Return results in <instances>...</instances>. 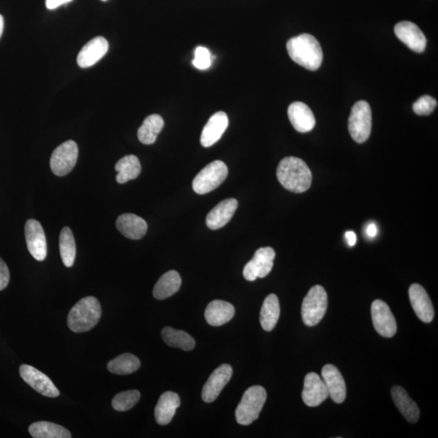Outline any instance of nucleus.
Wrapping results in <instances>:
<instances>
[{"label": "nucleus", "mask_w": 438, "mask_h": 438, "mask_svg": "<svg viewBox=\"0 0 438 438\" xmlns=\"http://www.w3.org/2000/svg\"><path fill=\"white\" fill-rule=\"evenodd\" d=\"M72 1V0H46V7L49 10H54L61 6V5H64Z\"/></svg>", "instance_id": "obj_38"}, {"label": "nucleus", "mask_w": 438, "mask_h": 438, "mask_svg": "<svg viewBox=\"0 0 438 438\" xmlns=\"http://www.w3.org/2000/svg\"><path fill=\"white\" fill-rule=\"evenodd\" d=\"M29 432L33 438H71V432L64 427L47 421H39L30 426Z\"/></svg>", "instance_id": "obj_30"}, {"label": "nucleus", "mask_w": 438, "mask_h": 438, "mask_svg": "<svg viewBox=\"0 0 438 438\" xmlns=\"http://www.w3.org/2000/svg\"><path fill=\"white\" fill-rule=\"evenodd\" d=\"M437 100L429 95H424L413 103L412 108L415 114L418 116H429L436 108Z\"/></svg>", "instance_id": "obj_35"}, {"label": "nucleus", "mask_w": 438, "mask_h": 438, "mask_svg": "<svg viewBox=\"0 0 438 438\" xmlns=\"http://www.w3.org/2000/svg\"><path fill=\"white\" fill-rule=\"evenodd\" d=\"M20 374L22 379L35 390L39 394L49 398H56L60 395V391L53 381L35 367L28 364H22L20 367Z\"/></svg>", "instance_id": "obj_11"}, {"label": "nucleus", "mask_w": 438, "mask_h": 438, "mask_svg": "<svg viewBox=\"0 0 438 438\" xmlns=\"http://www.w3.org/2000/svg\"><path fill=\"white\" fill-rule=\"evenodd\" d=\"M286 49L292 60L308 70L315 71L322 65L321 45L315 37L308 33L291 38L286 43Z\"/></svg>", "instance_id": "obj_2"}, {"label": "nucleus", "mask_w": 438, "mask_h": 438, "mask_svg": "<svg viewBox=\"0 0 438 438\" xmlns=\"http://www.w3.org/2000/svg\"><path fill=\"white\" fill-rule=\"evenodd\" d=\"M116 227L123 237L130 240L142 239L148 229L144 219L133 213H123L118 218Z\"/></svg>", "instance_id": "obj_22"}, {"label": "nucleus", "mask_w": 438, "mask_h": 438, "mask_svg": "<svg viewBox=\"0 0 438 438\" xmlns=\"http://www.w3.org/2000/svg\"><path fill=\"white\" fill-rule=\"evenodd\" d=\"M140 367V359L133 354L125 353L112 359L108 364V369L116 375L132 374Z\"/></svg>", "instance_id": "obj_32"}, {"label": "nucleus", "mask_w": 438, "mask_h": 438, "mask_svg": "<svg viewBox=\"0 0 438 438\" xmlns=\"http://www.w3.org/2000/svg\"><path fill=\"white\" fill-rule=\"evenodd\" d=\"M233 370L231 365L223 364L215 370L202 390L201 396L204 402L210 403L216 400L220 393L231 380Z\"/></svg>", "instance_id": "obj_13"}, {"label": "nucleus", "mask_w": 438, "mask_h": 438, "mask_svg": "<svg viewBox=\"0 0 438 438\" xmlns=\"http://www.w3.org/2000/svg\"><path fill=\"white\" fill-rule=\"evenodd\" d=\"M237 200H223L208 213L206 219L207 227L211 230H218L226 226L237 211Z\"/></svg>", "instance_id": "obj_21"}, {"label": "nucleus", "mask_w": 438, "mask_h": 438, "mask_svg": "<svg viewBox=\"0 0 438 438\" xmlns=\"http://www.w3.org/2000/svg\"><path fill=\"white\" fill-rule=\"evenodd\" d=\"M228 175V167L223 161L210 162L196 176L193 189L196 193L203 195L215 190L225 181Z\"/></svg>", "instance_id": "obj_6"}, {"label": "nucleus", "mask_w": 438, "mask_h": 438, "mask_svg": "<svg viewBox=\"0 0 438 438\" xmlns=\"http://www.w3.org/2000/svg\"><path fill=\"white\" fill-rule=\"evenodd\" d=\"M228 117L225 112L218 111L213 115L202 130L201 144L203 147H210L218 142L228 127Z\"/></svg>", "instance_id": "obj_19"}, {"label": "nucleus", "mask_w": 438, "mask_h": 438, "mask_svg": "<svg viewBox=\"0 0 438 438\" xmlns=\"http://www.w3.org/2000/svg\"><path fill=\"white\" fill-rule=\"evenodd\" d=\"M182 280L176 271L165 273L155 286L153 295L157 300L169 298L181 288Z\"/></svg>", "instance_id": "obj_26"}, {"label": "nucleus", "mask_w": 438, "mask_h": 438, "mask_svg": "<svg viewBox=\"0 0 438 438\" xmlns=\"http://www.w3.org/2000/svg\"><path fill=\"white\" fill-rule=\"evenodd\" d=\"M10 280V273L6 263L0 257V291L6 288Z\"/></svg>", "instance_id": "obj_37"}, {"label": "nucleus", "mask_w": 438, "mask_h": 438, "mask_svg": "<svg viewBox=\"0 0 438 438\" xmlns=\"http://www.w3.org/2000/svg\"><path fill=\"white\" fill-rule=\"evenodd\" d=\"M322 376L329 396L336 403H344L347 396L346 384L339 370L335 365L327 364L322 370Z\"/></svg>", "instance_id": "obj_18"}, {"label": "nucleus", "mask_w": 438, "mask_h": 438, "mask_svg": "<svg viewBox=\"0 0 438 438\" xmlns=\"http://www.w3.org/2000/svg\"><path fill=\"white\" fill-rule=\"evenodd\" d=\"M115 169L118 172L117 182L125 184L139 176L140 172H142V166H140L137 157L131 155L123 157L118 161Z\"/></svg>", "instance_id": "obj_28"}, {"label": "nucleus", "mask_w": 438, "mask_h": 438, "mask_svg": "<svg viewBox=\"0 0 438 438\" xmlns=\"http://www.w3.org/2000/svg\"><path fill=\"white\" fill-rule=\"evenodd\" d=\"M162 337L166 344L172 347L181 348L184 351H191L195 347L193 337L183 330L165 327L162 330Z\"/></svg>", "instance_id": "obj_31"}, {"label": "nucleus", "mask_w": 438, "mask_h": 438, "mask_svg": "<svg viewBox=\"0 0 438 438\" xmlns=\"http://www.w3.org/2000/svg\"><path fill=\"white\" fill-rule=\"evenodd\" d=\"M409 298L417 316L425 323L434 318V310L428 294L422 286L414 283L409 288Z\"/></svg>", "instance_id": "obj_16"}, {"label": "nucleus", "mask_w": 438, "mask_h": 438, "mask_svg": "<svg viewBox=\"0 0 438 438\" xmlns=\"http://www.w3.org/2000/svg\"><path fill=\"white\" fill-rule=\"evenodd\" d=\"M179 406H181V398L176 393L172 391L164 393L155 408L157 423L160 425L170 424Z\"/></svg>", "instance_id": "obj_23"}, {"label": "nucleus", "mask_w": 438, "mask_h": 438, "mask_svg": "<svg viewBox=\"0 0 438 438\" xmlns=\"http://www.w3.org/2000/svg\"><path fill=\"white\" fill-rule=\"evenodd\" d=\"M396 36L401 42L417 53L425 52L427 39L420 28L411 21H401L395 26Z\"/></svg>", "instance_id": "obj_14"}, {"label": "nucleus", "mask_w": 438, "mask_h": 438, "mask_svg": "<svg viewBox=\"0 0 438 438\" xmlns=\"http://www.w3.org/2000/svg\"><path fill=\"white\" fill-rule=\"evenodd\" d=\"M274 258L275 252L271 247L257 249L252 259L244 268L245 279L252 282L258 278L266 277L272 271Z\"/></svg>", "instance_id": "obj_9"}, {"label": "nucleus", "mask_w": 438, "mask_h": 438, "mask_svg": "<svg viewBox=\"0 0 438 438\" xmlns=\"http://www.w3.org/2000/svg\"><path fill=\"white\" fill-rule=\"evenodd\" d=\"M102 1H104V2H106V1H108V0H102Z\"/></svg>", "instance_id": "obj_42"}, {"label": "nucleus", "mask_w": 438, "mask_h": 438, "mask_svg": "<svg viewBox=\"0 0 438 438\" xmlns=\"http://www.w3.org/2000/svg\"><path fill=\"white\" fill-rule=\"evenodd\" d=\"M109 49V43L103 37H96L88 42L77 56V64L82 69H87L103 59Z\"/></svg>", "instance_id": "obj_17"}, {"label": "nucleus", "mask_w": 438, "mask_h": 438, "mask_svg": "<svg viewBox=\"0 0 438 438\" xmlns=\"http://www.w3.org/2000/svg\"><path fill=\"white\" fill-rule=\"evenodd\" d=\"M212 64L211 55L206 47H198L195 50V58L193 64L196 69L206 70L209 69Z\"/></svg>", "instance_id": "obj_36"}, {"label": "nucleus", "mask_w": 438, "mask_h": 438, "mask_svg": "<svg viewBox=\"0 0 438 438\" xmlns=\"http://www.w3.org/2000/svg\"><path fill=\"white\" fill-rule=\"evenodd\" d=\"M102 317V308L99 301L87 296L72 308L67 316V325L75 333H83L93 329Z\"/></svg>", "instance_id": "obj_3"}, {"label": "nucleus", "mask_w": 438, "mask_h": 438, "mask_svg": "<svg viewBox=\"0 0 438 438\" xmlns=\"http://www.w3.org/2000/svg\"><path fill=\"white\" fill-rule=\"evenodd\" d=\"M288 113L290 122L297 132L306 133L312 131L316 125L313 111L304 103L296 102L291 104Z\"/></svg>", "instance_id": "obj_20"}, {"label": "nucleus", "mask_w": 438, "mask_h": 438, "mask_svg": "<svg viewBox=\"0 0 438 438\" xmlns=\"http://www.w3.org/2000/svg\"><path fill=\"white\" fill-rule=\"evenodd\" d=\"M348 129L357 143H364L369 139L372 130V111L366 101H359L353 106Z\"/></svg>", "instance_id": "obj_7"}, {"label": "nucleus", "mask_w": 438, "mask_h": 438, "mask_svg": "<svg viewBox=\"0 0 438 438\" xmlns=\"http://www.w3.org/2000/svg\"><path fill=\"white\" fill-rule=\"evenodd\" d=\"M235 308L230 303L220 300L213 301L208 305L205 318L212 327H221L231 321L235 316Z\"/></svg>", "instance_id": "obj_24"}, {"label": "nucleus", "mask_w": 438, "mask_h": 438, "mask_svg": "<svg viewBox=\"0 0 438 438\" xmlns=\"http://www.w3.org/2000/svg\"><path fill=\"white\" fill-rule=\"evenodd\" d=\"M140 392L137 390L119 393L112 400V407L118 412H126L132 409L139 402Z\"/></svg>", "instance_id": "obj_34"}, {"label": "nucleus", "mask_w": 438, "mask_h": 438, "mask_svg": "<svg viewBox=\"0 0 438 438\" xmlns=\"http://www.w3.org/2000/svg\"><path fill=\"white\" fill-rule=\"evenodd\" d=\"M329 392L323 380L316 373L305 376L304 390L302 392L303 401L307 406L315 408L327 400Z\"/></svg>", "instance_id": "obj_15"}, {"label": "nucleus", "mask_w": 438, "mask_h": 438, "mask_svg": "<svg viewBox=\"0 0 438 438\" xmlns=\"http://www.w3.org/2000/svg\"><path fill=\"white\" fill-rule=\"evenodd\" d=\"M25 235L28 250L35 259L43 262L47 255V245L44 230L35 219H29L26 223Z\"/></svg>", "instance_id": "obj_10"}, {"label": "nucleus", "mask_w": 438, "mask_h": 438, "mask_svg": "<svg viewBox=\"0 0 438 438\" xmlns=\"http://www.w3.org/2000/svg\"><path fill=\"white\" fill-rule=\"evenodd\" d=\"M366 234L369 237L374 238L378 235V227L375 223H372L369 224L366 228Z\"/></svg>", "instance_id": "obj_40"}, {"label": "nucleus", "mask_w": 438, "mask_h": 438, "mask_svg": "<svg viewBox=\"0 0 438 438\" xmlns=\"http://www.w3.org/2000/svg\"><path fill=\"white\" fill-rule=\"evenodd\" d=\"M60 251L64 265L72 267L75 262L77 249L75 239L69 228H64L60 232Z\"/></svg>", "instance_id": "obj_33"}, {"label": "nucleus", "mask_w": 438, "mask_h": 438, "mask_svg": "<svg viewBox=\"0 0 438 438\" xmlns=\"http://www.w3.org/2000/svg\"><path fill=\"white\" fill-rule=\"evenodd\" d=\"M345 239L348 245L352 247L356 244L357 237L355 232L352 231H348L345 234Z\"/></svg>", "instance_id": "obj_39"}, {"label": "nucleus", "mask_w": 438, "mask_h": 438, "mask_svg": "<svg viewBox=\"0 0 438 438\" xmlns=\"http://www.w3.org/2000/svg\"><path fill=\"white\" fill-rule=\"evenodd\" d=\"M280 316V305L278 296L269 295L263 305L260 313V322L264 330L271 331L276 327Z\"/></svg>", "instance_id": "obj_27"}, {"label": "nucleus", "mask_w": 438, "mask_h": 438, "mask_svg": "<svg viewBox=\"0 0 438 438\" xmlns=\"http://www.w3.org/2000/svg\"><path fill=\"white\" fill-rule=\"evenodd\" d=\"M267 398L266 391L261 386H251L245 392L235 410V418L241 425H249L259 417Z\"/></svg>", "instance_id": "obj_4"}, {"label": "nucleus", "mask_w": 438, "mask_h": 438, "mask_svg": "<svg viewBox=\"0 0 438 438\" xmlns=\"http://www.w3.org/2000/svg\"><path fill=\"white\" fill-rule=\"evenodd\" d=\"M164 127V119L157 114L149 116L137 132L138 139L144 145H152Z\"/></svg>", "instance_id": "obj_29"}, {"label": "nucleus", "mask_w": 438, "mask_h": 438, "mask_svg": "<svg viewBox=\"0 0 438 438\" xmlns=\"http://www.w3.org/2000/svg\"><path fill=\"white\" fill-rule=\"evenodd\" d=\"M78 146L73 140H67L56 148L50 157V169L55 176H64L70 173L77 164Z\"/></svg>", "instance_id": "obj_8"}, {"label": "nucleus", "mask_w": 438, "mask_h": 438, "mask_svg": "<svg viewBox=\"0 0 438 438\" xmlns=\"http://www.w3.org/2000/svg\"><path fill=\"white\" fill-rule=\"evenodd\" d=\"M327 306V291L322 286H313L303 301L301 308L303 322L308 327H315L324 318Z\"/></svg>", "instance_id": "obj_5"}, {"label": "nucleus", "mask_w": 438, "mask_h": 438, "mask_svg": "<svg viewBox=\"0 0 438 438\" xmlns=\"http://www.w3.org/2000/svg\"><path fill=\"white\" fill-rule=\"evenodd\" d=\"M391 395L395 406L410 423H417L420 418V409L407 391L401 386H394L391 389Z\"/></svg>", "instance_id": "obj_25"}, {"label": "nucleus", "mask_w": 438, "mask_h": 438, "mask_svg": "<svg viewBox=\"0 0 438 438\" xmlns=\"http://www.w3.org/2000/svg\"><path fill=\"white\" fill-rule=\"evenodd\" d=\"M371 313L374 327L380 335L385 338H391L396 334L395 318L386 303L376 300L372 304Z\"/></svg>", "instance_id": "obj_12"}, {"label": "nucleus", "mask_w": 438, "mask_h": 438, "mask_svg": "<svg viewBox=\"0 0 438 438\" xmlns=\"http://www.w3.org/2000/svg\"><path fill=\"white\" fill-rule=\"evenodd\" d=\"M4 27V21L2 15H0V38L2 36Z\"/></svg>", "instance_id": "obj_41"}, {"label": "nucleus", "mask_w": 438, "mask_h": 438, "mask_svg": "<svg viewBox=\"0 0 438 438\" xmlns=\"http://www.w3.org/2000/svg\"><path fill=\"white\" fill-rule=\"evenodd\" d=\"M277 178L286 189L301 193L310 188L313 175L305 162L296 157H286L279 162Z\"/></svg>", "instance_id": "obj_1"}]
</instances>
